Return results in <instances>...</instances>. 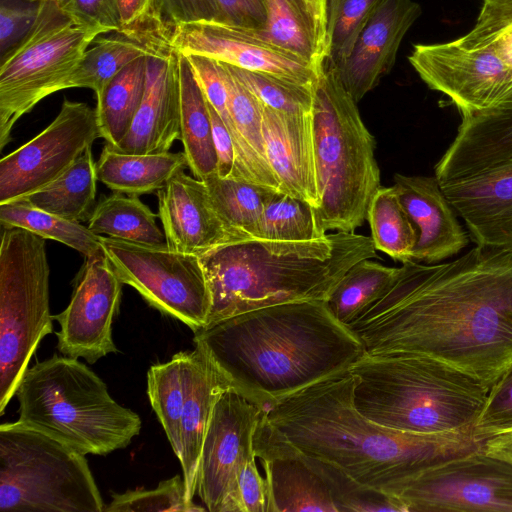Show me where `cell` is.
Listing matches in <instances>:
<instances>
[{
  "instance_id": "34",
  "label": "cell",
  "mask_w": 512,
  "mask_h": 512,
  "mask_svg": "<svg viewBox=\"0 0 512 512\" xmlns=\"http://www.w3.org/2000/svg\"><path fill=\"white\" fill-rule=\"evenodd\" d=\"M102 35L88 47L78 68L68 79L66 89L89 88L98 97L125 67L141 57L152 55L143 44L120 32Z\"/></svg>"
},
{
  "instance_id": "31",
  "label": "cell",
  "mask_w": 512,
  "mask_h": 512,
  "mask_svg": "<svg viewBox=\"0 0 512 512\" xmlns=\"http://www.w3.org/2000/svg\"><path fill=\"white\" fill-rule=\"evenodd\" d=\"M158 214L138 196L114 192L103 197L88 220L96 235L149 246H167L164 232L156 223Z\"/></svg>"
},
{
  "instance_id": "32",
  "label": "cell",
  "mask_w": 512,
  "mask_h": 512,
  "mask_svg": "<svg viewBox=\"0 0 512 512\" xmlns=\"http://www.w3.org/2000/svg\"><path fill=\"white\" fill-rule=\"evenodd\" d=\"M147 73V56L119 72L96 97L101 138L116 147L128 134L142 103Z\"/></svg>"
},
{
  "instance_id": "1",
  "label": "cell",
  "mask_w": 512,
  "mask_h": 512,
  "mask_svg": "<svg viewBox=\"0 0 512 512\" xmlns=\"http://www.w3.org/2000/svg\"><path fill=\"white\" fill-rule=\"evenodd\" d=\"M348 327L368 355L430 357L490 388L512 363V248L476 245L447 262H405Z\"/></svg>"
},
{
  "instance_id": "45",
  "label": "cell",
  "mask_w": 512,
  "mask_h": 512,
  "mask_svg": "<svg viewBox=\"0 0 512 512\" xmlns=\"http://www.w3.org/2000/svg\"><path fill=\"white\" fill-rule=\"evenodd\" d=\"M512 430V363L490 387L485 407L475 426L483 440Z\"/></svg>"
},
{
  "instance_id": "40",
  "label": "cell",
  "mask_w": 512,
  "mask_h": 512,
  "mask_svg": "<svg viewBox=\"0 0 512 512\" xmlns=\"http://www.w3.org/2000/svg\"><path fill=\"white\" fill-rule=\"evenodd\" d=\"M119 31L143 44L152 55L172 53L175 24L168 15L166 0H116Z\"/></svg>"
},
{
  "instance_id": "27",
  "label": "cell",
  "mask_w": 512,
  "mask_h": 512,
  "mask_svg": "<svg viewBox=\"0 0 512 512\" xmlns=\"http://www.w3.org/2000/svg\"><path fill=\"white\" fill-rule=\"evenodd\" d=\"M187 165L184 152L130 154L106 143L98 161V181L114 192L140 196L158 192Z\"/></svg>"
},
{
  "instance_id": "30",
  "label": "cell",
  "mask_w": 512,
  "mask_h": 512,
  "mask_svg": "<svg viewBox=\"0 0 512 512\" xmlns=\"http://www.w3.org/2000/svg\"><path fill=\"white\" fill-rule=\"evenodd\" d=\"M97 181L96 162L92 147H89L56 181L20 199L44 211L81 223L88 221L95 209Z\"/></svg>"
},
{
  "instance_id": "54",
  "label": "cell",
  "mask_w": 512,
  "mask_h": 512,
  "mask_svg": "<svg viewBox=\"0 0 512 512\" xmlns=\"http://www.w3.org/2000/svg\"><path fill=\"white\" fill-rule=\"evenodd\" d=\"M510 102V101H509Z\"/></svg>"
},
{
  "instance_id": "18",
  "label": "cell",
  "mask_w": 512,
  "mask_h": 512,
  "mask_svg": "<svg viewBox=\"0 0 512 512\" xmlns=\"http://www.w3.org/2000/svg\"><path fill=\"white\" fill-rule=\"evenodd\" d=\"M420 14L421 7L413 0H383L350 56L338 68L332 67L357 103L391 71L404 36Z\"/></svg>"
},
{
  "instance_id": "47",
  "label": "cell",
  "mask_w": 512,
  "mask_h": 512,
  "mask_svg": "<svg viewBox=\"0 0 512 512\" xmlns=\"http://www.w3.org/2000/svg\"><path fill=\"white\" fill-rule=\"evenodd\" d=\"M252 457L242 466L238 477L239 512H272L267 481Z\"/></svg>"
},
{
  "instance_id": "5",
  "label": "cell",
  "mask_w": 512,
  "mask_h": 512,
  "mask_svg": "<svg viewBox=\"0 0 512 512\" xmlns=\"http://www.w3.org/2000/svg\"><path fill=\"white\" fill-rule=\"evenodd\" d=\"M349 371L357 410L411 434L474 431L490 389L458 368L419 355L365 353Z\"/></svg>"
},
{
  "instance_id": "15",
  "label": "cell",
  "mask_w": 512,
  "mask_h": 512,
  "mask_svg": "<svg viewBox=\"0 0 512 512\" xmlns=\"http://www.w3.org/2000/svg\"><path fill=\"white\" fill-rule=\"evenodd\" d=\"M173 50L182 55H200L299 86L316 89L324 71L247 28L219 21L177 23Z\"/></svg>"
},
{
  "instance_id": "49",
  "label": "cell",
  "mask_w": 512,
  "mask_h": 512,
  "mask_svg": "<svg viewBox=\"0 0 512 512\" xmlns=\"http://www.w3.org/2000/svg\"><path fill=\"white\" fill-rule=\"evenodd\" d=\"M61 7L78 22L119 31L116 0H68Z\"/></svg>"
},
{
  "instance_id": "4",
  "label": "cell",
  "mask_w": 512,
  "mask_h": 512,
  "mask_svg": "<svg viewBox=\"0 0 512 512\" xmlns=\"http://www.w3.org/2000/svg\"><path fill=\"white\" fill-rule=\"evenodd\" d=\"M369 236L337 231L306 242L247 239L202 256L211 305L206 322L271 305L326 300L357 262L376 258Z\"/></svg>"
},
{
  "instance_id": "17",
  "label": "cell",
  "mask_w": 512,
  "mask_h": 512,
  "mask_svg": "<svg viewBox=\"0 0 512 512\" xmlns=\"http://www.w3.org/2000/svg\"><path fill=\"white\" fill-rule=\"evenodd\" d=\"M158 217L167 247L202 256L220 246L247 240L217 211L206 183L177 172L157 192Z\"/></svg>"
},
{
  "instance_id": "26",
  "label": "cell",
  "mask_w": 512,
  "mask_h": 512,
  "mask_svg": "<svg viewBox=\"0 0 512 512\" xmlns=\"http://www.w3.org/2000/svg\"><path fill=\"white\" fill-rule=\"evenodd\" d=\"M228 91L233 125L236 168L232 177L281 191L266 157L262 134V104L239 81L228 64L220 62Z\"/></svg>"
},
{
  "instance_id": "7",
  "label": "cell",
  "mask_w": 512,
  "mask_h": 512,
  "mask_svg": "<svg viewBox=\"0 0 512 512\" xmlns=\"http://www.w3.org/2000/svg\"><path fill=\"white\" fill-rule=\"evenodd\" d=\"M312 114L320 223L326 233L355 232L381 187L380 170L374 137L330 66L317 84Z\"/></svg>"
},
{
  "instance_id": "33",
  "label": "cell",
  "mask_w": 512,
  "mask_h": 512,
  "mask_svg": "<svg viewBox=\"0 0 512 512\" xmlns=\"http://www.w3.org/2000/svg\"><path fill=\"white\" fill-rule=\"evenodd\" d=\"M400 267H389L372 259L354 264L325 300L331 314L342 324L354 322L392 285Z\"/></svg>"
},
{
  "instance_id": "38",
  "label": "cell",
  "mask_w": 512,
  "mask_h": 512,
  "mask_svg": "<svg viewBox=\"0 0 512 512\" xmlns=\"http://www.w3.org/2000/svg\"><path fill=\"white\" fill-rule=\"evenodd\" d=\"M147 394L171 448L180 460L181 417L185 402V351L174 354L168 362L150 366Z\"/></svg>"
},
{
  "instance_id": "37",
  "label": "cell",
  "mask_w": 512,
  "mask_h": 512,
  "mask_svg": "<svg viewBox=\"0 0 512 512\" xmlns=\"http://www.w3.org/2000/svg\"><path fill=\"white\" fill-rule=\"evenodd\" d=\"M366 220L376 250L402 264L413 260L418 231L394 186L378 189L369 205Z\"/></svg>"
},
{
  "instance_id": "9",
  "label": "cell",
  "mask_w": 512,
  "mask_h": 512,
  "mask_svg": "<svg viewBox=\"0 0 512 512\" xmlns=\"http://www.w3.org/2000/svg\"><path fill=\"white\" fill-rule=\"evenodd\" d=\"M107 29L78 22L53 1L38 3L29 32L1 57L0 149L17 121L45 97L66 89L84 54Z\"/></svg>"
},
{
  "instance_id": "13",
  "label": "cell",
  "mask_w": 512,
  "mask_h": 512,
  "mask_svg": "<svg viewBox=\"0 0 512 512\" xmlns=\"http://www.w3.org/2000/svg\"><path fill=\"white\" fill-rule=\"evenodd\" d=\"M101 138L96 109L64 99L55 119L0 160V204L26 197L61 177Z\"/></svg>"
},
{
  "instance_id": "22",
  "label": "cell",
  "mask_w": 512,
  "mask_h": 512,
  "mask_svg": "<svg viewBox=\"0 0 512 512\" xmlns=\"http://www.w3.org/2000/svg\"><path fill=\"white\" fill-rule=\"evenodd\" d=\"M176 140H180V95L177 53L173 51L147 56L142 103L128 134L113 148L130 154L162 153Z\"/></svg>"
},
{
  "instance_id": "28",
  "label": "cell",
  "mask_w": 512,
  "mask_h": 512,
  "mask_svg": "<svg viewBox=\"0 0 512 512\" xmlns=\"http://www.w3.org/2000/svg\"><path fill=\"white\" fill-rule=\"evenodd\" d=\"M180 95V141L193 176L204 181L216 173L217 155L207 99L188 59L177 53Z\"/></svg>"
},
{
  "instance_id": "48",
  "label": "cell",
  "mask_w": 512,
  "mask_h": 512,
  "mask_svg": "<svg viewBox=\"0 0 512 512\" xmlns=\"http://www.w3.org/2000/svg\"><path fill=\"white\" fill-rule=\"evenodd\" d=\"M38 4L18 6L2 2L0 7V50L3 56L31 29L35 22Z\"/></svg>"
},
{
  "instance_id": "3",
  "label": "cell",
  "mask_w": 512,
  "mask_h": 512,
  "mask_svg": "<svg viewBox=\"0 0 512 512\" xmlns=\"http://www.w3.org/2000/svg\"><path fill=\"white\" fill-rule=\"evenodd\" d=\"M354 384L348 371L289 395L263 411L256 431L390 495L422 471L482 448L474 431L421 435L382 426L357 410Z\"/></svg>"
},
{
  "instance_id": "2",
  "label": "cell",
  "mask_w": 512,
  "mask_h": 512,
  "mask_svg": "<svg viewBox=\"0 0 512 512\" xmlns=\"http://www.w3.org/2000/svg\"><path fill=\"white\" fill-rule=\"evenodd\" d=\"M193 333L195 348L229 387L263 410L348 372L365 354L324 300L250 310Z\"/></svg>"
},
{
  "instance_id": "35",
  "label": "cell",
  "mask_w": 512,
  "mask_h": 512,
  "mask_svg": "<svg viewBox=\"0 0 512 512\" xmlns=\"http://www.w3.org/2000/svg\"><path fill=\"white\" fill-rule=\"evenodd\" d=\"M204 182L219 214L246 239H256L266 204L281 192L240 178H222L216 173Z\"/></svg>"
},
{
  "instance_id": "43",
  "label": "cell",
  "mask_w": 512,
  "mask_h": 512,
  "mask_svg": "<svg viewBox=\"0 0 512 512\" xmlns=\"http://www.w3.org/2000/svg\"><path fill=\"white\" fill-rule=\"evenodd\" d=\"M206 508L196 505L186 494L184 478L175 475L161 481L151 490H127L122 494H113L112 500L105 507L107 512L136 511H205Z\"/></svg>"
},
{
  "instance_id": "23",
  "label": "cell",
  "mask_w": 512,
  "mask_h": 512,
  "mask_svg": "<svg viewBox=\"0 0 512 512\" xmlns=\"http://www.w3.org/2000/svg\"><path fill=\"white\" fill-rule=\"evenodd\" d=\"M254 451L262 462L272 512H337L326 484L300 452L257 431Z\"/></svg>"
},
{
  "instance_id": "25",
  "label": "cell",
  "mask_w": 512,
  "mask_h": 512,
  "mask_svg": "<svg viewBox=\"0 0 512 512\" xmlns=\"http://www.w3.org/2000/svg\"><path fill=\"white\" fill-rule=\"evenodd\" d=\"M265 40L293 52L320 71L329 57L328 0H263Z\"/></svg>"
},
{
  "instance_id": "19",
  "label": "cell",
  "mask_w": 512,
  "mask_h": 512,
  "mask_svg": "<svg viewBox=\"0 0 512 512\" xmlns=\"http://www.w3.org/2000/svg\"><path fill=\"white\" fill-rule=\"evenodd\" d=\"M440 185L476 245L512 248V158Z\"/></svg>"
},
{
  "instance_id": "12",
  "label": "cell",
  "mask_w": 512,
  "mask_h": 512,
  "mask_svg": "<svg viewBox=\"0 0 512 512\" xmlns=\"http://www.w3.org/2000/svg\"><path fill=\"white\" fill-rule=\"evenodd\" d=\"M391 495L405 512H512V461L480 448L422 471Z\"/></svg>"
},
{
  "instance_id": "42",
  "label": "cell",
  "mask_w": 512,
  "mask_h": 512,
  "mask_svg": "<svg viewBox=\"0 0 512 512\" xmlns=\"http://www.w3.org/2000/svg\"><path fill=\"white\" fill-rule=\"evenodd\" d=\"M383 0H328L330 51L326 66L338 68Z\"/></svg>"
},
{
  "instance_id": "53",
  "label": "cell",
  "mask_w": 512,
  "mask_h": 512,
  "mask_svg": "<svg viewBox=\"0 0 512 512\" xmlns=\"http://www.w3.org/2000/svg\"><path fill=\"white\" fill-rule=\"evenodd\" d=\"M32 3H41V2H47V1H53L60 6H63L68 0H29Z\"/></svg>"
},
{
  "instance_id": "41",
  "label": "cell",
  "mask_w": 512,
  "mask_h": 512,
  "mask_svg": "<svg viewBox=\"0 0 512 512\" xmlns=\"http://www.w3.org/2000/svg\"><path fill=\"white\" fill-rule=\"evenodd\" d=\"M301 454L326 484L337 512H405L396 497L363 485L327 461Z\"/></svg>"
},
{
  "instance_id": "44",
  "label": "cell",
  "mask_w": 512,
  "mask_h": 512,
  "mask_svg": "<svg viewBox=\"0 0 512 512\" xmlns=\"http://www.w3.org/2000/svg\"><path fill=\"white\" fill-rule=\"evenodd\" d=\"M229 67L239 81L264 106L285 113L312 112L316 89L231 65Z\"/></svg>"
},
{
  "instance_id": "6",
  "label": "cell",
  "mask_w": 512,
  "mask_h": 512,
  "mask_svg": "<svg viewBox=\"0 0 512 512\" xmlns=\"http://www.w3.org/2000/svg\"><path fill=\"white\" fill-rule=\"evenodd\" d=\"M15 396L20 422L84 455L123 449L141 430L139 415L117 403L102 379L76 358L54 354L37 362Z\"/></svg>"
},
{
  "instance_id": "14",
  "label": "cell",
  "mask_w": 512,
  "mask_h": 512,
  "mask_svg": "<svg viewBox=\"0 0 512 512\" xmlns=\"http://www.w3.org/2000/svg\"><path fill=\"white\" fill-rule=\"evenodd\" d=\"M263 409L233 389L216 400L200 455L197 493L210 512H239L238 477L256 457L254 435Z\"/></svg>"
},
{
  "instance_id": "52",
  "label": "cell",
  "mask_w": 512,
  "mask_h": 512,
  "mask_svg": "<svg viewBox=\"0 0 512 512\" xmlns=\"http://www.w3.org/2000/svg\"><path fill=\"white\" fill-rule=\"evenodd\" d=\"M166 6L174 24L218 19L215 0H166Z\"/></svg>"
},
{
  "instance_id": "8",
  "label": "cell",
  "mask_w": 512,
  "mask_h": 512,
  "mask_svg": "<svg viewBox=\"0 0 512 512\" xmlns=\"http://www.w3.org/2000/svg\"><path fill=\"white\" fill-rule=\"evenodd\" d=\"M104 509L84 454L19 420L1 424V512Z\"/></svg>"
},
{
  "instance_id": "20",
  "label": "cell",
  "mask_w": 512,
  "mask_h": 512,
  "mask_svg": "<svg viewBox=\"0 0 512 512\" xmlns=\"http://www.w3.org/2000/svg\"><path fill=\"white\" fill-rule=\"evenodd\" d=\"M262 134L267 160L282 192L318 209L312 112L285 113L262 104Z\"/></svg>"
},
{
  "instance_id": "24",
  "label": "cell",
  "mask_w": 512,
  "mask_h": 512,
  "mask_svg": "<svg viewBox=\"0 0 512 512\" xmlns=\"http://www.w3.org/2000/svg\"><path fill=\"white\" fill-rule=\"evenodd\" d=\"M231 389L209 360L197 349L185 351V402L181 417V463L186 494L197 492L200 455L214 404Z\"/></svg>"
},
{
  "instance_id": "11",
  "label": "cell",
  "mask_w": 512,
  "mask_h": 512,
  "mask_svg": "<svg viewBox=\"0 0 512 512\" xmlns=\"http://www.w3.org/2000/svg\"><path fill=\"white\" fill-rule=\"evenodd\" d=\"M101 246L123 284L193 332L206 325L211 299L199 256L101 236Z\"/></svg>"
},
{
  "instance_id": "10",
  "label": "cell",
  "mask_w": 512,
  "mask_h": 512,
  "mask_svg": "<svg viewBox=\"0 0 512 512\" xmlns=\"http://www.w3.org/2000/svg\"><path fill=\"white\" fill-rule=\"evenodd\" d=\"M0 414L4 413L42 339L53 331L50 268L43 237L1 226Z\"/></svg>"
},
{
  "instance_id": "39",
  "label": "cell",
  "mask_w": 512,
  "mask_h": 512,
  "mask_svg": "<svg viewBox=\"0 0 512 512\" xmlns=\"http://www.w3.org/2000/svg\"><path fill=\"white\" fill-rule=\"evenodd\" d=\"M327 236L315 207L284 192H277L265 206L256 239L306 242Z\"/></svg>"
},
{
  "instance_id": "36",
  "label": "cell",
  "mask_w": 512,
  "mask_h": 512,
  "mask_svg": "<svg viewBox=\"0 0 512 512\" xmlns=\"http://www.w3.org/2000/svg\"><path fill=\"white\" fill-rule=\"evenodd\" d=\"M0 224L27 229L44 239L58 241L82 255L102 252L101 236L87 226L39 209L23 199L0 204Z\"/></svg>"
},
{
  "instance_id": "51",
  "label": "cell",
  "mask_w": 512,
  "mask_h": 512,
  "mask_svg": "<svg viewBox=\"0 0 512 512\" xmlns=\"http://www.w3.org/2000/svg\"><path fill=\"white\" fill-rule=\"evenodd\" d=\"M208 107L212 123L213 142L217 155L216 174L222 178L232 177L236 168V151L233 139L224 122L209 102Z\"/></svg>"
},
{
  "instance_id": "16",
  "label": "cell",
  "mask_w": 512,
  "mask_h": 512,
  "mask_svg": "<svg viewBox=\"0 0 512 512\" xmlns=\"http://www.w3.org/2000/svg\"><path fill=\"white\" fill-rule=\"evenodd\" d=\"M122 285L103 251L86 258L74 280L68 306L53 315L60 325L56 333L60 353L94 364L118 352L112 325L119 313Z\"/></svg>"
},
{
  "instance_id": "29",
  "label": "cell",
  "mask_w": 512,
  "mask_h": 512,
  "mask_svg": "<svg viewBox=\"0 0 512 512\" xmlns=\"http://www.w3.org/2000/svg\"><path fill=\"white\" fill-rule=\"evenodd\" d=\"M455 40L488 72L512 86V0H482L474 27Z\"/></svg>"
},
{
  "instance_id": "46",
  "label": "cell",
  "mask_w": 512,
  "mask_h": 512,
  "mask_svg": "<svg viewBox=\"0 0 512 512\" xmlns=\"http://www.w3.org/2000/svg\"><path fill=\"white\" fill-rule=\"evenodd\" d=\"M185 57L188 59L207 101L216 110L233 139L234 131L228 108V91L220 62L200 55H186Z\"/></svg>"
},
{
  "instance_id": "50",
  "label": "cell",
  "mask_w": 512,
  "mask_h": 512,
  "mask_svg": "<svg viewBox=\"0 0 512 512\" xmlns=\"http://www.w3.org/2000/svg\"><path fill=\"white\" fill-rule=\"evenodd\" d=\"M215 3L219 22L256 29L265 25L263 0H215Z\"/></svg>"
},
{
  "instance_id": "21",
  "label": "cell",
  "mask_w": 512,
  "mask_h": 512,
  "mask_svg": "<svg viewBox=\"0 0 512 512\" xmlns=\"http://www.w3.org/2000/svg\"><path fill=\"white\" fill-rule=\"evenodd\" d=\"M400 201L418 231L413 260L434 264L464 249L468 236L437 178L394 175Z\"/></svg>"
}]
</instances>
